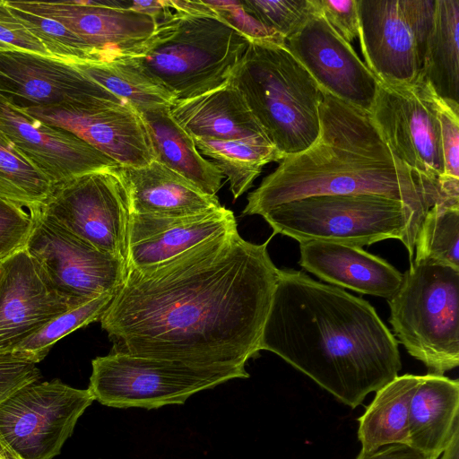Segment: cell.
<instances>
[{
  "label": "cell",
  "mask_w": 459,
  "mask_h": 459,
  "mask_svg": "<svg viewBox=\"0 0 459 459\" xmlns=\"http://www.w3.org/2000/svg\"><path fill=\"white\" fill-rule=\"evenodd\" d=\"M265 242L238 229L156 264L127 269L100 321L113 353L199 367L255 357L279 276Z\"/></svg>",
  "instance_id": "cell-1"
},
{
  "label": "cell",
  "mask_w": 459,
  "mask_h": 459,
  "mask_svg": "<svg viewBox=\"0 0 459 459\" xmlns=\"http://www.w3.org/2000/svg\"><path fill=\"white\" fill-rule=\"evenodd\" d=\"M259 349L354 409L398 376V342L374 307L302 271L280 269Z\"/></svg>",
  "instance_id": "cell-2"
},
{
  "label": "cell",
  "mask_w": 459,
  "mask_h": 459,
  "mask_svg": "<svg viewBox=\"0 0 459 459\" xmlns=\"http://www.w3.org/2000/svg\"><path fill=\"white\" fill-rule=\"evenodd\" d=\"M319 120L317 140L280 161L249 193L244 215L314 195H373L403 203L423 221L437 203L447 202L438 183L393 153L370 113L324 91Z\"/></svg>",
  "instance_id": "cell-3"
},
{
  "label": "cell",
  "mask_w": 459,
  "mask_h": 459,
  "mask_svg": "<svg viewBox=\"0 0 459 459\" xmlns=\"http://www.w3.org/2000/svg\"><path fill=\"white\" fill-rule=\"evenodd\" d=\"M248 45L204 1L169 0L152 35L134 55L123 58L177 101L227 83Z\"/></svg>",
  "instance_id": "cell-4"
},
{
  "label": "cell",
  "mask_w": 459,
  "mask_h": 459,
  "mask_svg": "<svg viewBox=\"0 0 459 459\" xmlns=\"http://www.w3.org/2000/svg\"><path fill=\"white\" fill-rule=\"evenodd\" d=\"M230 82L284 157L317 140L324 91L286 44L249 42Z\"/></svg>",
  "instance_id": "cell-5"
},
{
  "label": "cell",
  "mask_w": 459,
  "mask_h": 459,
  "mask_svg": "<svg viewBox=\"0 0 459 459\" xmlns=\"http://www.w3.org/2000/svg\"><path fill=\"white\" fill-rule=\"evenodd\" d=\"M273 230L301 242L324 240L362 247L382 240L402 241L412 261L422 222L401 202L373 195L304 197L260 214Z\"/></svg>",
  "instance_id": "cell-6"
},
{
  "label": "cell",
  "mask_w": 459,
  "mask_h": 459,
  "mask_svg": "<svg viewBox=\"0 0 459 459\" xmlns=\"http://www.w3.org/2000/svg\"><path fill=\"white\" fill-rule=\"evenodd\" d=\"M387 301L394 336L429 373L458 367L459 270L414 259Z\"/></svg>",
  "instance_id": "cell-7"
},
{
  "label": "cell",
  "mask_w": 459,
  "mask_h": 459,
  "mask_svg": "<svg viewBox=\"0 0 459 459\" xmlns=\"http://www.w3.org/2000/svg\"><path fill=\"white\" fill-rule=\"evenodd\" d=\"M91 367L88 389L94 401L115 408L182 404L203 390L249 377L245 367H199L113 352L95 358Z\"/></svg>",
  "instance_id": "cell-8"
},
{
  "label": "cell",
  "mask_w": 459,
  "mask_h": 459,
  "mask_svg": "<svg viewBox=\"0 0 459 459\" xmlns=\"http://www.w3.org/2000/svg\"><path fill=\"white\" fill-rule=\"evenodd\" d=\"M436 0H359L361 53L380 83L410 84L421 74Z\"/></svg>",
  "instance_id": "cell-9"
},
{
  "label": "cell",
  "mask_w": 459,
  "mask_h": 459,
  "mask_svg": "<svg viewBox=\"0 0 459 459\" xmlns=\"http://www.w3.org/2000/svg\"><path fill=\"white\" fill-rule=\"evenodd\" d=\"M118 167L54 185L39 209L75 237L126 262L131 212Z\"/></svg>",
  "instance_id": "cell-10"
},
{
  "label": "cell",
  "mask_w": 459,
  "mask_h": 459,
  "mask_svg": "<svg viewBox=\"0 0 459 459\" xmlns=\"http://www.w3.org/2000/svg\"><path fill=\"white\" fill-rule=\"evenodd\" d=\"M93 401L59 379L29 383L0 403V437L22 459H53Z\"/></svg>",
  "instance_id": "cell-11"
},
{
  "label": "cell",
  "mask_w": 459,
  "mask_h": 459,
  "mask_svg": "<svg viewBox=\"0 0 459 459\" xmlns=\"http://www.w3.org/2000/svg\"><path fill=\"white\" fill-rule=\"evenodd\" d=\"M25 250L50 287L73 307L123 284L127 265L68 232L38 208Z\"/></svg>",
  "instance_id": "cell-12"
},
{
  "label": "cell",
  "mask_w": 459,
  "mask_h": 459,
  "mask_svg": "<svg viewBox=\"0 0 459 459\" xmlns=\"http://www.w3.org/2000/svg\"><path fill=\"white\" fill-rule=\"evenodd\" d=\"M370 114L393 153L439 185L443 174L440 126L430 85L420 79L410 84L379 82Z\"/></svg>",
  "instance_id": "cell-13"
},
{
  "label": "cell",
  "mask_w": 459,
  "mask_h": 459,
  "mask_svg": "<svg viewBox=\"0 0 459 459\" xmlns=\"http://www.w3.org/2000/svg\"><path fill=\"white\" fill-rule=\"evenodd\" d=\"M23 111L74 134L121 167H143L154 160L151 140L138 110L111 92L84 101Z\"/></svg>",
  "instance_id": "cell-14"
},
{
  "label": "cell",
  "mask_w": 459,
  "mask_h": 459,
  "mask_svg": "<svg viewBox=\"0 0 459 459\" xmlns=\"http://www.w3.org/2000/svg\"><path fill=\"white\" fill-rule=\"evenodd\" d=\"M286 45L324 91L371 113L377 79L316 7Z\"/></svg>",
  "instance_id": "cell-15"
},
{
  "label": "cell",
  "mask_w": 459,
  "mask_h": 459,
  "mask_svg": "<svg viewBox=\"0 0 459 459\" xmlns=\"http://www.w3.org/2000/svg\"><path fill=\"white\" fill-rule=\"evenodd\" d=\"M8 2L60 22L91 47L101 61L134 55L157 26L148 13L110 7L103 1Z\"/></svg>",
  "instance_id": "cell-16"
},
{
  "label": "cell",
  "mask_w": 459,
  "mask_h": 459,
  "mask_svg": "<svg viewBox=\"0 0 459 459\" xmlns=\"http://www.w3.org/2000/svg\"><path fill=\"white\" fill-rule=\"evenodd\" d=\"M0 131L53 185L119 166L74 134L27 114L2 96Z\"/></svg>",
  "instance_id": "cell-17"
},
{
  "label": "cell",
  "mask_w": 459,
  "mask_h": 459,
  "mask_svg": "<svg viewBox=\"0 0 459 459\" xmlns=\"http://www.w3.org/2000/svg\"><path fill=\"white\" fill-rule=\"evenodd\" d=\"M108 93L73 63L0 48V96L22 110L84 101Z\"/></svg>",
  "instance_id": "cell-18"
},
{
  "label": "cell",
  "mask_w": 459,
  "mask_h": 459,
  "mask_svg": "<svg viewBox=\"0 0 459 459\" xmlns=\"http://www.w3.org/2000/svg\"><path fill=\"white\" fill-rule=\"evenodd\" d=\"M71 308L50 287L25 249L0 262V353L13 352Z\"/></svg>",
  "instance_id": "cell-19"
},
{
  "label": "cell",
  "mask_w": 459,
  "mask_h": 459,
  "mask_svg": "<svg viewBox=\"0 0 459 459\" xmlns=\"http://www.w3.org/2000/svg\"><path fill=\"white\" fill-rule=\"evenodd\" d=\"M237 226L233 212L223 206L186 216L131 213L127 269L164 262Z\"/></svg>",
  "instance_id": "cell-20"
},
{
  "label": "cell",
  "mask_w": 459,
  "mask_h": 459,
  "mask_svg": "<svg viewBox=\"0 0 459 459\" xmlns=\"http://www.w3.org/2000/svg\"><path fill=\"white\" fill-rule=\"evenodd\" d=\"M302 268L321 280L362 294L390 299L403 273L361 247L324 240L299 242Z\"/></svg>",
  "instance_id": "cell-21"
},
{
  "label": "cell",
  "mask_w": 459,
  "mask_h": 459,
  "mask_svg": "<svg viewBox=\"0 0 459 459\" xmlns=\"http://www.w3.org/2000/svg\"><path fill=\"white\" fill-rule=\"evenodd\" d=\"M169 108L177 123L192 138L273 144L242 93L230 81L200 96L177 100Z\"/></svg>",
  "instance_id": "cell-22"
},
{
  "label": "cell",
  "mask_w": 459,
  "mask_h": 459,
  "mask_svg": "<svg viewBox=\"0 0 459 459\" xmlns=\"http://www.w3.org/2000/svg\"><path fill=\"white\" fill-rule=\"evenodd\" d=\"M131 213L169 216L194 215L221 208L216 195L155 160L143 167H118Z\"/></svg>",
  "instance_id": "cell-23"
},
{
  "label": "cell",
  "mask_w": 459,
  "mask_h": 459,
  "mask_svg": "<svg viewBox=\"0 0 459 459\" xmlns=\"http://www.w3.org/2000/svg\"><path fill=\"white\" fill-rule=\"evenodd\" d=\"M459 430V381L428 373L412 395L408 445L437 459Z\"/></svg>",
  "instance_id": "cell-24"
},
{
  "label": "cell",
  "mask_w": 459,
  "mask_h": 459,
  "mask_svg": "<svg viewBox=\"0 0 459 459\" xmlns=\"http://www.w3.org/2000/svg\"><path fill=\"white\" fill-rule=\"evenodd\" d=\"M170 106L137 109L147 129L154 160L181 175L201 191L216 195L222 173L197 151L195 142L174 119Z\"/></svg>",
  "instance_id": "cell-25"
},
{
  "label": "cell",
  "mask_w": 459,
  "mask_h": 459,
  "mask_svg": "<svg viewBox=\"0 0 459 459\" xmlns=\"http://www.w3.org/2000/svg\"><path fill=\"white\" fill-rule=\"evenodd\" d=\"M420 79L459 105V0H436Z\"/></svg>",
  "instance_id": "cell-26"
},
{
  "label": "cell",
  "mask_w": 459,
  "mask_h": 459,
  "mask_svg": "<svg viewBox=\"0 0 459 459\" xmlns=\"http://www.w3.org/2000/svg\"><path fill=\"white\" fill-rule=\"evenodd\" d=\"M420 376H397L376 391L373 401L358 419L361 450L393 443L408 444L409 408Z\"/></svg>",
  "instance_id": "cell-27"
},
{
  "label": "cell",
  "mask_w": 459,
  "mask_h": 459,
  "mask_svg": "<svg viewBox=\"0 0 459 459\" xmlns=\"http://www.w3.org/2000/svg\"><path fill=\"white\" fill-rule=\"evenodd\" d=\"M200 154L226 176L234 199L248 190L262 168L270 162L281 161L284 156L273 145L243 140H214L193 138Z\"/></svg>",
  "instance_id": "cell-28"
},
{
  "label": "cell",
  "mask_w": 459,
  "mask_h": 459,
  "mask_svg": "<svg viewBox=\"0 0 459 459\" xmlns=\"http://www.w3.org/2000/svg\"><path fill=\"white\" fill-rule=\"evenodd\" d=\"M82 74L136 109L171 106L175 98L125 58L73 63Z\"/></svg>",
  "instance_id": "cell-29"
},
{
  "label": "cell",
  "mask_w": 459,
  "mask_h": 459,
  "mask_svg": "<svg viewBox=\"0 0 459 459\" xmlns=\"http://www.w3.org/2000/svg\"><path fill=\"white\" fill-rule=\"evenodd\" d=\"M53 186L0 131V198L30 211L47 200Z\"/></svg>",
  "instance_id": "cell-30"
},
{
  "label": "cell",
  "mask_w": 459,
  "mask_h": 459,
  "mask_svg": "<svg viewBox=\"0 0 459 459\" xmlns=\"http://www.w3.org/2000/svg\"><path fill=\"white\" fill-rule=\"evenodd\" d=\"M415 259H429L459 270V204L437 203L418 230Z\"/></svg>",
  "instance_id": "cell-31"
},
{
  "label": "cell",
  "mask_w": 459,
  "mask_h": 459,
  "mask_svg": "<svg viewBox=\"0 0 459 459\" xmlns=\"http://www.w3.org/2000/svg\"><path fill=\"white\" fill-rule=\"evenodd\" d=\"M116 293L117 291L102 294L57 316L20 343L13 352L18 353L35 364L39 363L57 341L76 329L100 320Z\"/></svg>",
  "instance_id": "cell-32"
},
{
  "label": "cell",
  "mask_w": 459,
  "mask_h": 459,
  "mask_svg": "<svg viewBox=\"0 0 459 459\" xmlns=\"http://www.w3.org/2000/svg\"><path fill=\"white\" fill-rule=\"evenodd\" d=\"M5 2L12 13L43 44L52 57L68 63L101 61L91 47L60 22Z\"/></svg>",
  "instance_id": "cell-33"
},
{
  "label": "cell",
  "mask_w": 459,
  "mask_h": 459,
  "mask_svg": "<svg viewBox=\"0 0 459 459\" xmlns=\"http://www.w3.org/2000/svg\"><path fill=\"white\" fill-rule=\"evenodd\" d=\"M435 104L443 160L439 187L446 201L459 203V105L445 100L436 92Z\"/></svg>",
  "instance_id": "cell-34"
},
{
  "label": "cell",
  "mask_w": 459,
  "mask_h": 459,
  "mask_svg": "<svg viewBox=\"0 0 459 459\" xmlns=\"http://www.w3.org/2000/svg\"><path fill=\"white\" fill-rule=\"evenodd\" d=\"M245 9L286 40L316 11L313 0H241Z\"/></svg>",
  "instance_id": "cell-35"
},
{
  "label": "cell",
  "mask_w": 459,
  "mask_h": 459,
  "mask_svg": "<svg viewBox=\"0 0 459 459\" xmlns=\"http://www.w3.org/2000/svg\"><path fill=\"white\" fill-rule=\"evenodd\" d=\"M215 14L251 41L286 44V39L261 23L244 7L242 1H204Z\"/></svg>",
  "instance_id": "cell-36"
},
{
  "label": "cell",
  "mask_w": 459,
  "mask_h": 459,
  "mask_svg": "<svg viewBox=\"0 0 459 459\" xmlns=\"http://www.w3.org/2000/svg\"><path fill=\"white\" fill-rule=\"evenodd\" d=\"M32 226L26 208L0 198V262L25 249Z\"/></svg>",
  "instance_id": "cell-37"
},
{
  "label": "cell",
  "mask_w": 459,
  "mask_h": 459,
  "mask_svg": "<svg viewBox=\"0 0 459 459\" xmlns=\"http://www.w3.org/2000/svg\"><path fill=\"white\" fill-rule=\"evenodd\" d=\"M332 28L348 43L359 38V0H313Z\"/></svg>",
  "instance_id": "cell-38"
},
{
  "label": "cell",
  "mask_w": 459,
  "mask_h": 459,
  "mask_svg": "<svg viewBox=\"0 0 459 459\" xmlns=\"http://www.w3.org/2000/svg\"><path fill=\"white\" fill-rule=\"evenodd\" d=\"M0 48L51 56L43 44L12 13L3 0H0Z\"/></svg>",
  "instance_id": "cell-39"
},
{
  "label": "cell",
  "mask_w": 459,
  "mask_h": 459,
  "mask_svg": "<svg viewBox=\"0 0 459 459\" xmlns=\"http://www.w3.org/2000/svg\"><path fill=\"white\" fill-rule=\"evenodd\" d=\"M39 380L35 363L15 352L0 353V403L25 385Z\"/></svg>",
  "instance_id": "cell-40"
},
{
  "label": "cell",
  "mask_w": 459,
  "mask_h": 459,
  "mask_svg": "<svg viewBox=\"0 0 459 459\" xmlns=\"http://www.w3.org/2000/svg\"><path fill=\"white\" fill-rule=\"evenodd\" d=\"M355 459H434L404 443L384 445L373 450H361Z\"/></svg>",
  "instance_id": "cell-41"
},
{
  "label": "cell",
  "mask_w": 459,
  "mask_h": 459,
  "mask_svg": "<svg viewBox=\"0 0 459 459\" xmlns=\"http://www.w3.org/2000/svg\"><path fill=\"white\" fill-rule=\"evenodd\" d=\"M440 456V459H459V430L455 433L448 446Z\"/></svg>",
  "instance_id": "cell-42"
},
{
  "label": "cell",
  "mask_w": 459,
  "mask_h": 459,
  "mask_svg": "<svg viewBox=\"0 0 459 459\" xmlns=\"http://www.w3.org/2000/svg\"><path fill=\"white\" fill-rule=\"evenodd\" d=\"M0 459L22 458L0 437Z\"/></svg>",
  "instance_id": "cell-43"
}]
</instances>
